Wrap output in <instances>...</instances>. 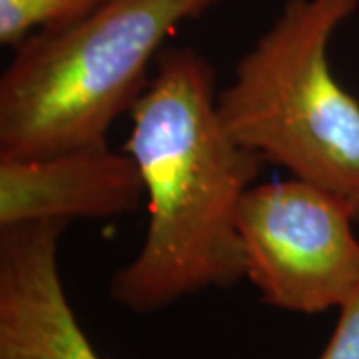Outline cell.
<instances>
[{"mask_svg": "<svg viewBox=\"0 0 359 359\" xmlns=\"http://www.w3.org/2000/svg\"><path fill=\"white\" fill-rule=\"evenodd\" d=\"M216 72L202 52L166 46L130 110L124 150L140 170L148 226L110 297L146 316L244 280L238 210L266 160L224 128Z\"/></svg>", "mask_w": 359, "mask_h": 359, "instance_id": "cell-1", "label": "cell"}, {"mask_svg": "<svg viewBox=\"0 0 359 359\" xmlns=\"http://www.w3.org/2000/svg\"><path fill=\"white\" fill-rule=\"evenodd\" d=\"M222 0H104L14 48L0 78V158H36L106 142L146 90L180 25Z\"/></svg>", "mask_w": 359, "mask_h": 359, "instance_id": "cell-2", "label": "cell"}, {"mask_svg": "<svg viewBox=\"0 0 359 359\" xmlns=\"http://www.w3.org/2000/svg\"><path fill=\"white\" fill-rule=\"evenodd\" d=\"M359 0H287L218 90L236 142L341 200L359 224V100L334 76L330 44Z\"/></svg>", "mask_w": 359, "mask_h": 359, "instance_id": "cell-3", "label": "cell"}, {"mask_svg": "<svg viewBox=\"0 0 359 359\" xmlns=\"http://www.w3.org/2000/svg\"><path fill=\"white\" fill-rule=\"evenodd\" d=\"M358 222L347 205L306 180L254 184L238 210L245 280L269 308L323 313L359 282Z\"/></svg>", "mask_w": 359, "mask_h": 359, "instance_id": "cell-4", "label": "cell"}, {"mask_svg": "<svg viewBox=\"0 0 359 359\" xmlns=\"http://www.w3.org/2000/svg\"><path fill=\"white\" fill-rule=\"evenodd\" d=\"M66 226L0 228V359H102L65 292L58 250Z\"/></svg>", "mask_w": 359, "mask_h": 359, "instance_id": "cell-5", "label": "cell"}, {"mask_svg": "<svg viewBox=\"0 0 359 359\" xmlns=\"http://www.w3.org/2000/svg\"><path fill=\"white\" fill-rule=\"evenodd\" d=\"M146 198L134 158L106 142L36 158H0V228L126 216Z\"/></svg>", "mask_w": 359, "mask_h": 359, "instance_id": "cell-6", "label": "cell"}, {"mask_svg": "<svg viewBox=\"0 0 359 359\" xmlns=\"http://www.w3.org/2000/svg\"><path fill=\"white\" fill-rule=\"evenodd\" d=\"M104 0H0V42L16 48L40 30L65 26Z\"/></svg>", "mask_w": 359, "mask_h": 359, "instance_id": "cell-7", "label": "cell"}, {"mask_svg": "<svg viewBox=\"0 0 359 359\" xmlns=\"http://www.w3.org/2000/svg\"><path fill=\"white\" fill-rule=\"evenodd\" d=\"M337 309V325L318 359H359V282Z\"/></svg>", "mask_w": 359, "mask_h": 359, "instance_id": "cell-8", "label": "cell"}]
</instances>
